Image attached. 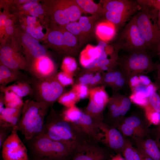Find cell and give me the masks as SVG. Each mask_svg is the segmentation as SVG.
<instances>
[{
  "mask_svg": "<svg viewBox=\"0 0 160 160\" xmlns=\"http://www.w3.org/2000/svg\"><path fill=\"white\" fill-rule=\"evenodd\" d=\"M50 108L40 134L53 140L70 145L74 147L88 140L77 126L66 120L61 114Z\"/></svg>",
  "mask_w": 160,
  "mask_h": 160,
  "instance_id": "1",
  "label": "cell"
},
{
  "mask_svg": "<svg viewBox=\"0 0 160 160\" xmlns=\"http://www.w3.org/2000/svg\"><path fill=\"white\" fill-rule=\"evenodd\" d=\"M50 107L47 104L32 99L24 102L19 121L14 128L20 131L28 141L41 134L43 131L44 119Z\"/></svg>",
  "mask_w": 160,
  "mask_h": 160,
  "instance_id": "2",
  "label": "cell"
},
{
  "mask_svg": "<svg viewBox=\"0 0 160 160\" xmlns=\"http://www.w3.org/2000/svg\"><path fill=\"white\" fill-rule=\"evenodd\" d=\"M27 142L34 160H70L76 148L41 134Z\"/></svg>",
  "mask_w": 160,
  "mask_h": 160,
  "instance_id": "3",
  "label": "cell"
},
{
  "mask_svg": "<svg viewBox=\"0 0 160 160\" xmlns=\"http://www.w3.org/2000/svg\"><path fill=\"white\" fill-rule=\"evenodd\" d=\"M28 80L32 89L30 96L32 100L44 103L50 107L63 93V86L56 75L44 79L31 76Z\"/></svg>",
  "mask_w": 160,
  "mask_h": 160,
  "instance_id": "4",
  "label": "cell"
},
{
  "mask_svg": "<svg viewBox=\"0 0 160 160\" xmlns=\"http://www.w3.org/2000/svg\"><path fill=\"white\" fill-rule=\"evenodd\" d=\"M157 64L152 59L149 51H142L127 53L120 60V71L127 81L131 77L146 74L156 71Z\"/></svg>",
  "mask_w": 160,
  "mask_h": 160,
  "instance_id": "5",
  "label": "cell"
},
{
  "mask_svg": "<svg viewBox=\"0 0 160 160\" xmlns=\"http://www.w3.org/2000/svg\"><path fill=\"white\" fill-rule=\"evenodd\" d=\"M118 39L117 47L127 53L150 51L139 30L135 15L122 28Z\"/></svg>",
  "mask_w": 160,
  "mask_h": 160,
  "instance_id": "6",
  "label": "cell"
},
{
  "mask_svg": "<svg viewBox=\"0 0 160 160\" xmlns=\"http://www.w3.org/2000/svg\"><path fill=\"white\" fill-rule=\"evenodd\" d=\"M154 15L150 10L141 8L135 15L137 25L150 51H157L160 43V27L153 23Z\"/></svg>",
  "mask_w": 160,
  "mask_h": 160,
  "instance_id": "7",
  "label": "cell"
},
{
  "mask_svg": "<svg viewBox=\"0 0 160 160\" xmlns=\"http://www.w3.org/2000/svg\"><path fill=\"white\" fill-rule=\"evenodd\" d=\"M113 152L99 143L87 140L77 146L70 160H110Z\"/></svg>",
  "mask_w": 160,
  "mask_h": 160,
  "instance_id": "8",
  "label": "cell"
},
{
  "mask_svg": "<svg viewBox=\"0 0 160 160\" xmlns=\"http://www.w3.org/2000/svg\"><path fill=\"white\" fill-rule=\"evenodd\" d=\"M96 122L100 131V143L113 152L122 155L126 137L117 128L109 126L103 121Z\"/></svg>",
  "mask_w": 160,
  "mask_h": 160,
  "instance_id": "9",
  "label": "cell"
},
{
  "mask_svg": "<svg viewBox=\"0 0 160 160\" xmlns=\"http://www.w3.org/2000/svg\"><path fill=\"white\" fill-rule=\"evenodd\" d=\"M14 128L2 146L3 160H29L27 150Z\"/></svg>",
  "mask_w": 160,
  "mask_h": 160,
  "instance_id": "10",
  "label": "cell"
},
{
  "mask_svg": "<svg viewBox=\"0 0 160 160\" xmlns=\"http://www.w3.org/2000/svg\"><path fill=\"white\" fill-rule=\"evenodd\" d=\"M132 102L129 97L120 95L114 100L108 101L107 117L103 122L108 125L117 128L125 115L130 109Z\"/></svg>",
  "mask_w": 160,
  "mask_h": 160,
  "instance_id": "11",
  "label": "cell"
},
{
  "mask_svg": "<svg viewBox=\"0 0 160 160\" xmlns=\"http://www.w3.org/2000/svg\"><path fill=\"white\" fill-rule=\"evenodd\" d=\"M121 121L130 127L134 133V137L145 138L150 136V125L143 108L138 107L129 116H125Z\"/></svg>",
  "mask_w": 160,
  "mask_h": 160,
  "instance_id": "12",
  "label": "cell"
},
{
  "mask_svg": "<svg viewBox=\"0 0 160 160\" xmlns=\"http://www.w3.org/2000/svg\"><path fill=\"white\" fill-rule=\"evenodd\" d=\"M0 63L12 69L27 71L28 63L17 49L5 46L0 50Z\"/></svg>",
  "mask_w": 160,
  "mask_h": 160,
  "instance_id": "13",
  "label": "cell"
},
{
  "mask_svg": "<svg viewBox=\"0 0 160 160\" xmlns=\"http://www.w3.org/2000/svg\"><path fill=\"white\" fill-rule=\"evenodd\" d=\"M27 71L31 76L44 79L55 76L56 68L52 61L47 56L28 63Z\"/></svg>",
  "mask_w": 160,
  "mask_h": 160,
  "instance_id": "14",
  "label": "cell"
},
{
  "mask_svg": "<svg viewBox=\"0 0 160 160\" xmlns=\"http://www.w3.org/2000/svg\"><path fill=\"white\" fill-rule=\"evenodd\" d=\"M128 137L132 145L140 151L153 160H160V143L150 136Z\"/></svg>",
  "mask_w": 160,
  "mask_h": 160,
  "instance_id": "15",
  "label": "cell"
},
{
  "mask_svg": "<svg viewBox=\"0 0 160 160\" xmlns=\"http://www.w3.org/2000/svg\"><path fill=\"white\" fill-rule=\"evenodd\" d=\"M103 3V12L115 11L131 17L141 9L138 2L133 0H106Z\"/></svg>",
  "mask_w": 160,
  "mask_h": 160,
  "instance_id": "16",
  "label": "cell"
},
{
  "mask_svg": "<svg viewBox=\"0 0 160 160\" xmlns=\"http://www.w3.org/2000/svg\"><path fill=\"white\" fill-rule=\"evenodd\" d=\"M24 46L26 59L28 63L32 60L47 56L45 47L37 39L26 32L21 38Z\"/></svg>",
  "mask_w": 160,
  "mask_h": 160,
  "instance_id": "17",
  "label": "cell"
},
{
  "mask_svg": "<svg viewBox=\"0 0 160 160\" xmlns=\"http://www.w3.org/2000/svg\"><path fill=\"white\" fill-rule=\"evenodd\" d=\"M81 130L88 140L100 143V131L96 122L89 115L82 113L77 120L73 122Z\"/></svg>",
  "mask_w": 160,
  "mask_h": 160,
  "instance_id": "18",
  "label": "cell"
},
{
  "mask_svg": "<svg viewBox=\"0 0 160 160\" xmlns=\"http://www.w3.org/2000/svg\"><path fill=\"white\" fill-rule=\"evenodd\" d=\"M106 52L100 49L97 46L87 45L81 52L80 60L85 68L89 69L97 67L98 62L101 59L107 58Z\"/></svg>",
  "mask_w": 160,
  "mask_h": 160,
  "instance_id": "19",
  "label": "cell"
},
{
  "mask_svg": "<svg viewBox=\"0 0 160 160\" xmlns=\"http://www.w3.org/2000/svg\"><path fill=\"white\" fill-rule=\"evenodd\" d=\"M22 108L5 107L0 113V126L15 127L20 119Z\"/></svg>",
  "mask_w": 160,
  "mask_h": 160,
  "instance_id": "20",
  "label": "cell"
},
{
  "mask_svg": "<svg viewBox=\"0 0 160 160\" xmlns=\"http://www.w3.org/2000/svg\"><path fill=\"white\" fill-rule=\"evenodd\" d=\"M28 78L20 70L10 68L0 63L1 86L5 87L8 84L22 79H26Z\"/></svg>",
  "mask_w": 160,
  "mask_h": 160,
  "instance_id": "21",
  "label": "cell"
},
{
  "mask_svg": "<svg viewBox=\"0 0 160 160\" xmlns=\"http://www.w3.org/2000/svg\"><path fill=\"white\" fill-rule=\"evenodd\" d=\"M15 82L14 84L7 87L0 86L1 92L10 91L21 98L28 95H31L32 89L28 81V78L20 80Z\"/></svg>",
  "mask_w": 160,
  "mask_h": 160,
  "instance_id": "22",
  "label": "cell"
},
{
  "mask_svg": "<svg viewBox=\"0 0 160 160\" xmlns=\"http://www.w3.org/2000/svg\"><path fill=\"white\" fill-rule=\"evenodd\" d=\"M116 29L112 23L106 21L98 23L96 28L95 33L101 40L108 41L112 39L116 33Z\"/></svg>",
  "mask_w": 160,
  "mask_h": 160,
  "instance_id": "23",
  "label": "cell"
},
{
  "mask_svg": "<svg viewBox=\"0 0 160 160\" xmlns=\"http://www.w3.org/2000/svg\"><path fill=\"white\" fill-rule=\"evenodd\" d=\"M57 7L63 9L70 22L79 20L82 12L75 1H61Z\"/></svg>",
  "mask_w": 160,
  "mask_h": 160,
  "instance_id": "24",
  "label": "cell"
},
{
  "mask_svg": "<svg viewBox=\"0 0 160 160\" xmlns=\"http://www.w3.org/2000/svg\"><path fill=\"white\" fill-rule=\"evenodd\" d=\"M82 12L97 15L103 13V10L101 5L94 3L91 0H76L75 1Z\"/></svg>",
  "mask_w": 160,
  "mask_h": 160,
  "instance_id": "25",
  "label": "cell"
},
{
  "mask_svg": "<svg viewBox=\"0 0 160 160\" xmlns=\"http://www.w3.org/2000/svg\"><path fill=\"white\" fill-rule=\"evenodd\" d=\"M122 155L125 160H142L140 152L132 145L128 137H126Z\"/></svg>",
  "mask_w": 160,
  "mask_h": 160,
  "instance_id": "26",
  "label": "cell"
},
{
  "mask_svg": "<svg viewBox=\"0 0 160 160\" xmlns=\"http://www.w3.org/2000/svg\"><path fill=\"white\" fill-rule=\"evenodd\" d=\"M4 94L5 106L12 108H20L24 104L22 98L10 91H5Z\"/></svg>",
  "mask_w": 160,
  "mask_h": 160,
  "instance_id": "27",
  "label": "cell"
},
{
  "mask_svg": "<svg viewBox=\"0 0 160 160\" xmlns=\"http://www.w3.org/2000/svg\"><path fill=\"white\" fill-rule=\"evenodd\" d=\"M150 125H158L160 123V113L154 110L148 104L143 108Z\"/></svg>",
  "mask_w": 160,
  "mask_h": 160,
  "instance_id": "28",
  "label": "cell"
},
{
  "mask_svg": "<svg viewBox=\"0 0 160 160\" xmlns=\"http://www.w3.org/2000/svg\"><path fill=\"white\" fill-rule=\"evenodd\" d=\"M49 42L53 45L61 47L65 46L63 33L58 30L51 31L48 36Z\"/></svg>",
  "mask_w": 160,
  "mask_h": 160,
  "instance_id": "29",
  "label": "cell"
},
{
  "mask_svg": "<svg viewBox=\"0 0 160 160\" xmlns=\"http://www.w3.org/2000/svg\"><path fill=\"white\" fill-rule=\"evenodd\" d=\"M91 99L96 104L104 106H106L109 101L107 93L102 89L96 91Z\"/></svg>",
  "mask_w": 160,
  "mask_h": 160,
  "instance_id": "30",
  "label": "cell"
},
{
  "mask_svg": "<svg viewBox=\"0 0 160 160\" xmlns=\"http://www.w3.org/2000/svg\"><path fill=\"white\" fill-rule=\"evenodd\" d=\"M53 16L55 21L60 25H66L70 22L64 10L57 6Z\"/></svg>",
  "mask_w": 160,
  "mask_h": 160,
  "instance_id": "31",
  "label": "cell"
},
{
  "mask_svg": "<svg viewBox=\"0 0 160 160\" xmlns=\"http://www.w3.org/2000/svg\"><path fill=\"white\" fill-rule=\"evenodd\" d=\"M77 68V64L75 60L70 57H65L63 61L62 68L64 72L68 73L75 71Z\"/></svg>",
  "mask_w": 160,
  "mask_h": 160,
  "instance_id": "32",
  "label": "cell"
},
{
  "mask_svg": "<svg viewBox=\"0 0 160 160\" xmlns=\"http://www.w3.org/2000/svg\"><path fill=\"white\" fill-rule=\"evenodd\" d=\"M76 96L75 93L71 92L62 95L58 99V102L67 107H70L73 106Z\"/></svg>",
  "mask_w": 160,
  "mask_h": 160,
  "instance_id": "33",
  "label": "cell"
},
{
  "mask_svg": "<svg viewBox=\"0 0 160 160\" xmlns=\"http://www.w3.org/2000/svg\"><path fill=\"white\" fill-rule=\"evenodd\" d=\"M148 100L150 106L154 110L160 113V95L156 91L152 93Z\"/></svg>",
  "mask_w": 160,
  "mask_h": 160,
  "instance_id": "34",
  "label": "cell"
},
{
  "mask_svg": "<svg viewBox=\"0 0 160 160\" xmlns=\"http://www.w3.org/2000/svg\"><path fill=\"white\" fill-rule=\"evenodd\" d=\"M91 17L81 16L79 19L81 32L82 33H87L92 29V24L90 20Z\"/></svg>",
  "mask_w": 160,
  "mask_h": 160,
  "instance_id": "35",
  "label": "cell"
},
{
  "mask_svg": "<svg viewBox=\"0 0 160 160\" xmlns=\"http://www.w3.org/2000/svg\"><path fill=\"white\" fill-rule=\"evenodd\" d=\"M26 29V33L37 40L42 39L44 36L41 26L35 28V26L27 25Z\"/></svg>",
  "mask_w": 160,
  "mask_h": 160,
  "instance_id": "36",
  "label": "cell"
},
{
  "mask_svg": "<svg viewBox=\"0 0 160 160\" xmlns=\"http://www.w3.org/2000/svg\"><path fill=\"white\" fill-rule=\"evenodd\" d=\"M63 33L65 46L69 47H74L77 43L75 36L67 30Z\"/></svg>",
  "mask_w": 160,
  "mask_h": 160,
  "instance_id": "37",
  "label": "cell"
},
{
  "mask_svg": "<svg viewBox=\"0 0 160 160\" xmlns=\"http://www.w3.org/2000/svg\"><path fill=\"white\" fill-rule=\"evenodd\" d=\"M65 27L67 31L75 36L81 33L79 24L78 22L76 21L70 22L65 25Z\"/></svg>",
  "mask_w": 160,
  "mask_h": 160,
  "instance_id": "38",
  "label": "cell"
},
{
  "mask_svg": "<svg viewBox=\"0 0 160 160\" xmlns=\"http://www.w3.org/2000/svg\"><path fill=\"white\" fill-rule=\"evenodd\" d=\"M13 127L5 126H0V148L2 146L9 135V132L12 131Z\"/></svg>",
  "mask_w": 160,
  "mask_h": 160,
  "instance_id": "39",
  "label": "cell"
},
{
  "mask_svg": "<svg viewBox=\"0 0 160 160\" xmlns=\"http://www.w3.org/2000/svg\"><path fill=\"white\" fill-rule=\"evenodd\" d=\"M59 82L62 86H67L71 84L73 82L72 79L65 72L58 73L56 76Z\"/></svg>",
  "mask_w": 160,
  "mask_h": 160,
  "instance_id": "40",
  "label": "cell"
},
{
  "mask_svg": "<svg viewBox=\"0 0 160 160\" xmlns=\"http://www.w3.org/2000/svg\"><path fill=\"white\" fill-rule=\"evenodd\" d=\"M150 136L152 138L160 143V123L151 129Z\"/></svg>",
  "mask_w": 160,
  "mask_h": 160,
  "instance_id": "41",
  "label": "cell"
},
{
  "mask_svg": "<svg viewBox=\"0 0 160 160\" xmlns=\"http://www.w3.org/2000/svg\"><path fill=\"white\" fill-rule=\"evenodd\" d=\"M37 1L36 0L27 1L26 3L23 5V9L29 12L38 4Z\"/></svg>",
  "mask_w": 160,
  "mask_h": 160,
  "instance_id": "42",
  "label": "cell"
},
{
  "mask_svg": "<svg viewBox=\"0 0 160 160\" xmlns=\"http://www.w3.org/2000/svg\"><path fill=\"white\" fill-rule=\"evenodd\" d=\"M93 77L92 74H85L79 79V81L81 85H85L89 84H90Z\"/></svg>",
  "mask_w": 160,
  "mask_h": 160,
  "instance_id": "43",
  "label": "cell"
},
{
  "mask_svg": "<svg viewBox=\"0 0 160 160\" xmlns=\"http://www.w3.org/2000/svg\"><path fill=\"white\" fill-rule=\"evenodd\" d=\"M78 95L80 99L85 98L88 94V88L84 85H81L78 87Z\"/></svg>",
  "mask_w": 160,
  "mask_h": 160,
  "instance_id": "44",
  "label": "cell"
},
{
  "mask_svg": "<svg viewBox=\"0 0 160 160\" xmlns=\"http://www.w3.org/2000/svg\"><path fill=\"white\" fill-rule=\"evenodd\" d=\"M26 22L27 25L35 26L36 22V18L35 17L28 16L26 18Z\"/></svg>",
  "mask_w": 160,
  "mask_h": 160,
  "instance_id": "45",
  "label": "cell"
},
{
  "mask_svg": "<svg viewBox=\"0 0 160 160\" xmlns=\"http://www.w3.org/2000/svg\"><path fill=\"white\" fill-rule=\"evenodd\" d=\"M156 71H157V76L155 84L157 86L160 84V63L157 64Z\"/></svg>",
  "mask_w": 160,
  "mask_h": 160,
  "instance_id": "46",
  "label": "cell"
},
{
  "mask_svg": "<svg viewBox=\"0 0 160 160\" xmlns=\"http://www.w3.org/2000/svg\"><path fill=\"white\" fill-rule=\"evenodd\" d=\"M4 106H5L4 94L3 92H1L0 94V113L5 108Z\"/></svg>",
  "mask_w": 160,
  "mask_h": 160,
  "instance_id": "47",
  "label": "cell"
},
{
  "mask_svg": "<svg viewBox=\"0 0 160 160\" xmlns=\"http://www.w3.org/2000/svg\"><path fill=\"white\" fill-rule=\"evenodd\" d=\"M39 15H41L44 13V11L41 8V6L38 4L34 8Z\"/></svg>",
  "mask_w": 160,
  "mask_h": 160,
  "instance_id": "48",
  "label": "cell"
},
{
  "mask_svg": "<svg viewBox=\"0 0 160 160\" xmlns=\"http://www.w3.org/2000/svg\"><path fill=\"white\" fill-rule=\"evenodd\" d=\"M119 154H116V155L112 156L110 160H125Z\"/></svg>",
  "mask_w": 160,
  "mask_h": 160,
  "instance_id": "49",
  "label": "cell"
},
{
  "mask_svg": "<svg viewBox=\"0 0 160 160\" xmlns=\"http://www.w3.org/2000/svg\"><path fill=\"white\" fill-rule=\"evenodd\" d=\"M101 79V76L99 74H97L94 76L92 79L91 84H94L100 81Z\"/></svg>",
  "mask_w": 160,
  "mask_h": 160,
  "instance_id": "50",
  "label": "cell"
},
{
  "mask_svg": "<svg viewBox=\"0 0 160 160\" xmlns=\"http://www.w3.org/2000/svg\"><path fill=\"white\" fill-rule=\"evenodd\" d=\"M7 17L4 14H1L0 16V27L4 25L7 20Z\"/></svg>",
  "mask_w": 160,
  "mask_h": 160,
  "instance_id": "51",
  "label": "cell"
},
{
  "mask_svg": "<svg viewBox=\"0 0 160 160\" xmlns=\"http://www.w3.org/2000/svg\"><path fill=\"white\" fill-rule=\"evenodd\" d=\"M5 30L7 33L9 35L12 34L14 31L13 27L12 25L5 27Z\"/></svg>",
  "mask_w": 160,
  "mask_h": 160,
  "instance_id": "52",
  "label": "cell"
},
{
  "mask_svg": "<svg viewBox=\"0 0 160 160\" xmlns=\"http://www.w3.org/2000/svg\"><path fill=\"white\" fill-rule=\"evenodd\" d=\"M138 151L141 154L142 160H153L147 155L140 151L139 150H138Z\"/></svg>",
  "mask_w": 160,
  "mask_h": 160,
  "instance_id": "53",
  "label": "cell"
},
{
  "mask_svg": "<svg viewBox=\"0 0 160 160\" xmlns=\"http://www.w3.org/2000/svg\"><path fill=\"white\" fill-rule=\"evenodd\" d=\"M29 12L30 15L32 16L36 17H38L39 15L38 13L35 11L33 9L30 11Z\"/></svg>",
  "mask_w": 160,
  "mask_h": 160,
  "instance_id": "54",
  "label": "cell"
},
{
  "mask_svg": "<svg viewBox=\"0 0 160 160\" xmlns=\"http://www.w3.org/2000/svg\"><path fill=\"white\" fill-rule=\"evenodd\" d=\"M12 23V21L11 19H7L5 23L4 26L5 27L11 25Z\"/></svg>",
  "mask_w": 160,
  "mask_h": 160,
  "instance_id": "55",
  "label": "cell"
},
{
  "mask_svg": "<svg viewBox=\"0 0 160 160\" xmlns=\"http://www.w3.org/2000/svg\"><path fill=\"white\" fill-rule=\"evenodd\" d=\"M159 10V12L158 14V20L157 23L159 25L160 27V8Z\"/></svg>",
  "mask_w": 160,
  "mask_h": 160,
  "instance_id": "56",
  "label": "cell"
},
{
  "mask_svg": "<svg viewBox=\"0 0 160 160\" xmlns=\"http://www.w3.org/2000/svg\"><path fill=\"white\" fill-rule=\"evenodd\" d=\"M100 67L103 70H107L108 68V67L106 66H103Z\"/></svg>",
  "mask_w": 160,
  "mask_h": 160,
  "instance_id": "57",
  "label": "cell"
},
{
  "mask_svg": "<svg viewBox=\"0 0 160 160\" xmlns=\"http://www.w3.org/2000/svg\"><path fill=\"white\" fill-rule=\"evenodd\" d=\"M157 86L158 90H159L160 91V84L158 85Z\"/></svg>",
  "mask_w": 160,
  "mask_h": 160,
  "instance_id": "58",
  "label": "cell"
},
{
  "mask_svg": "<svg viewBox=\"0 0 160 160\" xmlns=\"http://www.w3.org/2000/svg\"><path fill=\"white\" fill-rule=\"evenodd\" d=\"M158 49H160V43L159 44L158 47Z\"/></svg>",
  "mask_w": 160,
  "mask_h": 160,
  "instance_id": "59",
  "label": "cell"
},
{
  "mask_svg": "<svg viewBox=\"0 0 160 160\" xmlns=\"http://www.w3.org/2000/svg\"></svg>",
  "mask_w": 160,
  "mask_h": 160,
  "instance_id": "60",
  "label": "cell"
}]
</instances>
